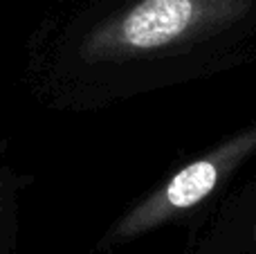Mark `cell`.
<instances>
[{
	"label": "cell",
	"instance_id": "1",
	"mask_svg": "<svg viewBox=\"0 0 256 254\" xmlns=\"http://www.w3.org/2000/svg\"><path fill=\"white\" fill-rule=\"evenodd\" d=\"M250 9L252 0H135L90 32L81 54L90 63L144 58L227 30Z\"/></svg>",
	"mask_w": 256,
	"mask_h": 254
},
{
	"label": "cell",
	"instance_id": "2",
	"mask_svg": "<svg viewBox=\"0 0 256 254\" xmlns=\"http://www.w3.org/2000/svg\"><path fill=\"white\" fill-rule=\"evenodd\" d=\"M256 151V124L218 144L214 151L178 169L160 189L146 196L120 220L112 238L128 241L180 218L204 202Z\"/></svg>",
	"mask_w": 256,
	"mask_h": 254
}]
</instances>
